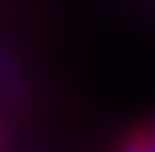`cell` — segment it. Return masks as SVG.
I'll return each mask as SVG.
<instances>
[{"label":"cell","mask_w":155,"mask_h":152,"mask_svg":"<svg viewBox=\"0 0 155 152\" xmlns=\"http://www.w3.org/2000/svg\"><path fill=\"white\" fill-rule=\"evenodd\" d=\"M119 152H153V136L150 132H137L121 145Z\"/></svg>","instance_id":"1"},{"label":"cell","mask_w":155,"mask_h":152,"mask_svg":"<svg viewBox=\"0 0 155 152\" xmlns=\"http://www.w3.org/2000/svg\"><path fill=\"white\" fill-rule=\"evenodd\" d=\"M150 136H153V152H155V132H150Z\"/></svg>","instance_id":"2"}]
</instances>
